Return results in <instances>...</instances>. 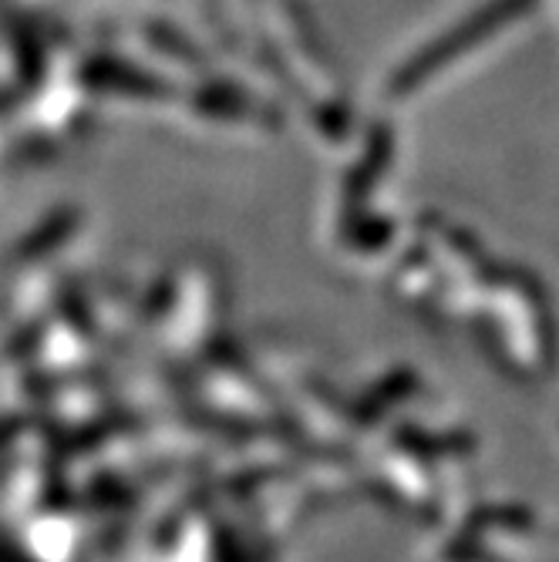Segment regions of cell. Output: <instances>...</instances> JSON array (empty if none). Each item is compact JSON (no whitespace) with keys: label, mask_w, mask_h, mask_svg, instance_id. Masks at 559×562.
Segmentation results:
<instances>
[{"label":"cell","mask_w":559,"mask_h":562,"mask_svg":"<svg viewBox=\"0 0 559 562\" xmlns=\"http://www.w3.org/2000/svg\"><path fill=\"white\" fill-rule=\"evenodd\" d=\"M526 8H529V0H492L489 8H482L479 14H472V18H469V21H462L459 27H451V34H445L441 41L428 44V47L422 50V55L409 65V68L398 71V75H394V91H398V94H404V91L422 88L435 71L448 68L455 58L462 55V50H469V47L482 44L489 34H495V27L510 24V21H513V18H519Z\"/></svg>","instance_id":"cell-1"}]
</instances>
